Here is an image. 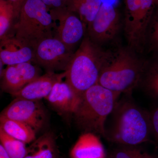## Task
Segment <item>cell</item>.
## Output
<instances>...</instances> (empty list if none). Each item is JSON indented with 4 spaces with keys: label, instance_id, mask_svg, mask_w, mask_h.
I'll return each instance as SVG.
<instances>
[{
    "label": "cell",
    "instance_id": "1",
    "mask_svg": "<svg viewBox=\"0 0 158 158\" xmlns=\"http://www.w3.org/2000/svg\"><path fill=\"white\" fill-rule=\"evenodd\" d=\"M106 125L105 138L118 145H138L152 138L149 111L131 99L118 100Z\"/></svg>",
    "mask_w": 158,
    "mask_h": 158
},
{
    "label": "cell",
    "instance_id": "2",
    "mask_svg": "<svg viewBox=\"0 0 158 158\" xmlns=\"http://www.w3.org/2000/svg\"><path fill=\"white\" fill-rule=\"evenodd\" d=\"M127 47L111 52L98 84L120 94H130L139 86L147 62Z\"/></svg>",
    "mask_w": 158,
    "mask_h": 158
},
{
    "label": "cell",
    "instance_id": "3",
    "mask_svg": "<svg viewBox=\"0 0 158 158\" xmlns=\"http://www.w3.org/2000/svg\"><path fill=\"white\" fill-rule=\"evenodd\" d=\"M120 95L98 84L86 90L73 114L79 128L105 138L106 123Z\"/></svg>",
    "mask_w": 158,
    "mask_h": 158
},
{
    "label": "cell",
    "instance_id": "4",
    "mask_svg": "<svg viewBox=\"0 0 158 158\" xmlns=\"http://www.w3.org/2000/svg\"><path fill=\"white\" fill-rule=\"evenodd\" d=\"M111 52L103 50L88 36L84 37L65 71V82L80 98L98 84L103 66Z\"/></svg>",
    "mask_w": 158,
    "mask_h": 158
},
{
    "label": "cell",
    "instance_id": "5",
    "mask_svg": "<svg viewBox=\"0 0 158 158\" xmlns=\"http://www.w3.org/2000/svg\"><path fill=\"white\" fill-rule=\"evenodd\" d=\"M13 29L15 38L34 49L44 40L54 37L55 23L41 0H27Z\"/></svg>",
    "mask_w": 158,
    "mask_h": 158
},
{
    "label": "cell",
    "instance_id": "6",
    "mask_svg": "<svg viewBox=\"0 0 158 158\" xmlns=\"http://www.w3.org/2000/svg\"><path fill=\"white\" fill-rule=\"evenodd\" d=\"M124 1L125 13L123 26L127 47L137 53H142L146 47L153 0Z\"/></svg>",
    "mask_w": 158,
    "mask_h": 158
},
{
    "label": "cell",
    "instance_id": "7",
    "mask_svg": "<svg viewBox=\"0 0 158 158\" xmlns=\"http://www.w3.org/2000/svg\"><path fill=\"white\" fill-rule=\"evenodd\" d=\"M34 63L47 72L65 71L73 57V50L54 37L44 40L34 48Z\"/></svg>",
    "mask_w": 158,
    "mask_h": 158
},
{
    "label": "cell",
    "instance_id": "8",
    "mask_svg": "<svg viewBox=\"0 0 158 158\" xmlns=\"http://www.w3.org/2000/svg\"><path fill=\"white\" fill-rule=\"evenodd\" d=\"M121 26L119 14L113 4L102 2L96 17L87 27V36L101 46L114 39Z\"/></svg>",
    "mask_w": 158,
    "mask_h": 158
},
{
    "label": "cell",
    "instance_id": "9",
    "mask_svg": "<svg viewBox=\"0 0 158 158\" xmlns=\"http://www.w3.org/2000/svg\"><path fill=\"white\" fill-rule=\"evenodd\" d=\"M1 116L25 123L35 132L45 124L46 114L39 100L15 98L1 113Z\"/></svg>",
    "mask_w": 158,
    "mask_h": 158
},
{
    "label": "cell",
    "instance_id": "10",
    "mask_svg": "<svg viewBox=\"0 0 158 158\" xmlns=\"http://www.w3.org/2000/svg\"><path fill=\"white\" fill-rule=\"evenodd\" d=\"M54 23V37L73 50L84 38L87 26L80 18L71 11H50Z\"/></svg>",
    "mask_w": 158,
    "mask_h": 158
},
{
    "label": "cell",
    "instance_id": "11",
    "mask_svg": "<svg viewBox=\"0 0 158 158\" xmlns=\"http://www.w3.org/2000/svg\"><path fill=\"white\" fill-rule=\"evenodd\" d=\"M40 76L39 67L31 62L7 65L1 76V88L11 95Z\"/></svg>",
    "mask_w": 158,
    "mask_h": 158
},
{
    "label": "cell",
    "instance_id": "12",
    "mask_svg": "<svg viewBox=\"0 0 158 158\" xmlns=\"http://www.w3.org/2000/svg\"><path fill=\"white\" fill-rule=\"evenodd\" d=\"M35 51L33 48L10 36L1 40L0 60L5 65L34 62Z\"/></svg>",
    "mask_w": 158,
    "mask_h": 158
},
{
    "label": "cell",
    "instance_id": "13",
    "mask_svg": "<svg viewBox=\"0 0 158 158\" xmlns=\"http://www.w3.org/2000/svg\"><path fill=\"white\" fill-rule=\"evenodd\" d=\"M65 72L56 73L47 72L32 81L19 91L11 94L15 98H22L32 100L46 98L50 94L54 85L65 77Z\"/></svg>",
    "mask_w": 158,
    "mask_h": 158
},
{
    "label": "cell",
    "instance_id": "14",
    "mask_svg": "<svg viewBox=\"0 0 158 158\" xmlns=\"http://www.w3.org/2000/svg\"><path fill=\"white\" fill-rule=\"evenodd\" d=\"M45 99L60 112L73 114L80 98L66 82L60 81L55 84Z\"/></svg>",
    "mask_w": 158,
    "mask_h": 158
},
{
    "label": "cell",
    "instance_id": "15",
    "mask_svg": "<svg viewBox=\"0 0 158 158\" xmlns=\"http://www.w3.org/2000/svg\"><path fill=\"white\" fill-rule=\"evenodd\" d=\"M71 158H106L103 144L98 135L84 133L72 148Z\"/></svg>",
    "mask_w": 158,
    "mask_h": 158
},
{
    "label": "cell",
    "instance_id": "16",
    "mask_svg": "<svg viewBox=\"0 0 158 158\" xmlns=\"http://www.w3.org/2000/svg\"><path fill=\"white\" fill-rule=\"evenodd\" d=\"M24 158H59L55 137L47 133L36 139L27 148Z\"/></svg>",
    "mask_w": 158,
    "mask_h": 158
},
{
    "label": "cell",
    "instance_id": "17",
    "mask_svg": "<svg viewBox=\"0 0 158 158\" xmlns=\"http://www.w3.org/2000/svg\"><path fill=\"white\" fill-rule=\"evenodd\" d=\"M0 128L8 135L23 142L31 144L36 139V132L21 122L0 116Z\"/></svg>",
    "mask_w": 158,
    "mask_h": 158
},
{
    "label": "cell",
    "instance_id": "18",
    "mask_svg": "<svg viewBox=\"0 0 158 158\" xmlns=\"http://www.w3.org/2000/svg\"><path fill=\"white\" fill-rule=\"evenodd\" d=\"M139 85L148 96L158 102V61L147 62Z\"/></svg>",
    "mask_w": 158,
    "mask_h": 158
},
{
    "label": "cell",
    "instance_id": "19",
    "mask_svg": "<svg viewBox=\"0 0 158 158\" xmlns=\"http://www.w3.org/2000/svg\"><path fill=\"white\" fill-rule=\"evenodd\" d=\"M75 12L88 26L96 17L102 4V0H72Z\"/></svg>",
    "mask_w": 158,
    "mask_h": 158
},
{
    "label": "cell",
    "instance_id": "20",
    "mask_svg": "<svg viewBox=\"0 0 158 158\" xmlns=\"http://www.w3.org/2000/svg\"><path fill=\"white\" fill-rule=\"evenodd\" d=\"M1 144L10 158H24L27 152L26 144L11 137L0 128Z\"/></svg>",
    "mask_w": 158,
    "mask_h": 158
},
{
    "label": "cell",
    "instance_id": "21",
    "mask_svg": "<svg viewBox=\"0 0 158 158\" xmlns=\"http://www.w3.org/2000/svg\"><path fill=\"white\" fill-rule=\"evenodd\" d=\"M15 20L13 7L7 0H0V39L10 36L11 27Z\"/></svg>",
    "mask_w": 158,
    "mask_h": 158
},
{
    "label": "cell",
    "instance_id": "22",
    "mask_svg": "<svg viewBox=\"0 0 158 158\" xmlns=\"http://www.w3.org/2000/svg\"><path fill=\"white\" fill-rule=\"evenodd\" d=\"M137 146L118 145L111 154L114 158H158L156 156L143 151Z\"/></svg>",
    "mask_w": 158,
    "mask_h": 158
},
{
    "label": "cell",
    "instance_id": "23",
    "mask_svg": "<svg viewBox=\"0 0 158 158\" xmlns=\"http://www.w3.org/2000/svg\"><path fill=\"white\" fill-rule=\"evenodd\" d=\"M49 11H71L75 12L72 0H41Z\"/></svg>",
    "mask_w": 158,
    "mask_h": 158
},
{
    "label": "cell",
    "instance_id": "24",
    "mask_svg": "<svg viewBox=\"0 0 158 158\" xmlns=\"http://www.w3.org/2000/svg\"><path fill=\"white\" fill-rule=\"evenodd\" d=\"M149 49L158 53V19L154 21L152 19L146 37V45Z\"/></svg>",
    "mask_w": 158,
    "mask_h": 158
},
{
    "label": "cell",
    "instance_id": "25",
    "mask_svg": "<svg viewBox=\"0 0 158 158\" xmlns=\"http://www.w3.org/2000/svg\"><path fill=\"white\" fill-rule=\"evenodd\" d=\"M149 112L151 121L152 138L158 146V104Z\"/></svg>",
    "mask_w": 158,
    "mask_h": 158
},
{
    "label": "cell",
    "instance_id": "26",
    "mask_svg": "<svg viewBox=\"0 0 158 158\" xmlns=\"http://www.w3.org/2000/svg\"><path fill=\"white\" fill-rule=\"evenodd\" d=\"M7 1L11 4L13 7L14 12L15 20H18L19 18L21 10L27 0H7Z\"/></svg>",
    "mask_w": 158,
    "mask_h": 158
},
{
    "label": "cell",
    "instance_id": "27",
    "mask_svg": "<svg viewBox=\"0 0 158 158\" xmlns=\"http://www.w3.org/2000/svg\"><path fill=\"white\" fill-rule=\"evenodd\" d=\"M0 158H10L1 144H0Z\"/></svg>",
    "mask_w": 158,
    "mask_h": 158
},
{
    "label": "cell",
    "instance_id": "28",
    "mask_svg": "<svg viewBox=\"0 0 158 158\" xmlns=\"http://www.w3.org/2000/svg\"><path fill=\"white\" fill-rule=\"evenodd\" d=\"M106 158H113V156L111 155V154H110L108 155H107V156Z\"/></svg>",
    "mask_w": 158,
    "mask_h": 158
}]
</instances>
